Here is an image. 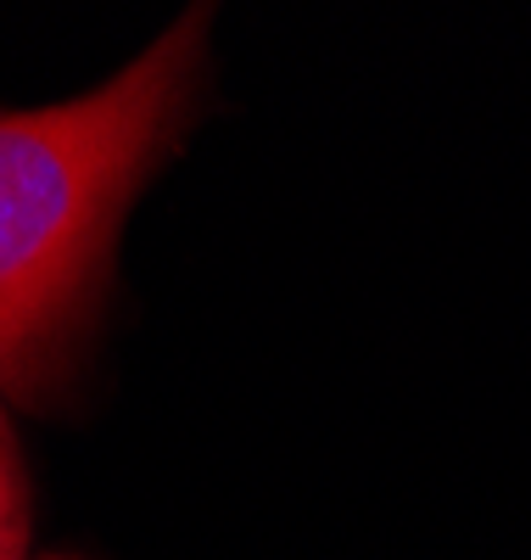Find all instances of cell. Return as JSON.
<instances>
[{
  "instance_id": "6da1fadb",
  "label": "cell",
  "mask_w": 531,
  "mask_h": 560,
  "mask_svg": "<svg viewBox=\"0 0 531 560\" xmlns=\"http://www.w3.org/2000/svg\"><path fill=\"white\" fill-rule=\"evenodd\" d=\"M202 39L208 18L190 12L113 84L0 113V387L17 398L62 376L118 224L185 129Z\"/></svg>"
},
{
  "instance_id": "7a4b0ae2",
  "label": "cell",
  "mask_w": 531,
  "mask_h": 560,
  "mask_svg": "<svg viewBox=\"0 0 531 560\" xmlns=\"http://www.w3.org/2000/svg\"><path fill=\"white\" fill-rule=\"evenodd\" d=\"M28 555V482H23V454L17 438L0 415V560Z\"/></svg>"
}]
</instances>
